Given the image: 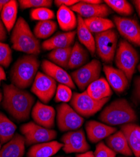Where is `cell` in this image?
Segmentation results:
<instances>
[{"label":"cell","mask_w":140,"mask_h":157,"mask_svg":"<svg viewBox=\"0 0 140 157\" xmlns=\"http://www.w3.org/2000/svg\"><path fill=\"white\" fill-rule=\"evenodd\" d=\"M17 126L3 113L0 112V141L2 144L8 142L15 136Z\"/></svg>","instance_id":"cell-30"},{"label":"cell","mask_w":140,"mask_h":157,"mask_svg":"<svg viewBox=\"0 0 140 157\" xmlns=\"http://www.w3.org/2000/svg\"><path fill=\"white\" fill-rule=\"evenodd\" d=\"M106 142L107 146L114 152L128 156H133V153L121 130L117 131L116 132L108 136L106 138Z\"/></svg>","instance_id":"cell-23"},{"label":"cell","mask_w":140,"mask_h":157,"mask_svg":"<svg viewBox=\"0 0 140 157\" xmlns=\"http://www.w3.org/2000/svg\"><path fill=\"white\" fill-rule=\"evenodd\" d=\"M109 100V98L96 100L88 94L86 91L74 93L70 101L73 109L83 117H90L99 111Z\"/></svg>","instance_id":"cell-7"},{"label":"cell","mask_w":140,"mask_h":157,"mask_svg":"<svg viewBox=\"0 0 140 157\" xmlns=\"http://www.w3.org/2000/svg\"><path fill=\"white\" fill-rule=\"evenodd\" d=\"M70 8L84 19L95 17L105 18L110 13V8L106 4L92 5L83 1H80Z\"/></svg>","instance_id":"cell-14"},{"label":"cell","mask_w":140,"mask_h":157,"mask_svg":"<svg viewBox=\"0 0 140 157\" xmlns=\"http://www.w3.org/2000/svg\"><path fill=\"white\" fill-rule=\"evenodd\" d=\"M71 89L66 85L59 84L57 87L55 101L56 102L66 103L70 102L72 98Z\"/></svg>","instance_id":"cell-35"},{"label":"cell","mask_w":140,"mask_h":157,"mask_svg":"<svg viewBox=\"0 0 140 157\" xmlns=\"http://www.w3.org/2000/svg\"><path fill=\"white\" fill-rule=\"evenodd\" d=\"M139 60V56L135 48L128 42L122 40L119 43L116 54V65L131 81Z\"/></svg>","instance_id":"cell-5"},{"label":"cell","mask_w":140,"mask_h":157,"mask_svg":"<svg viewBox=\"0 0 140 157\" xmlns=\"http://www.w3.org/2000/svg\"><path fill=\"white\" fill-rule=\"evenodd\" d=\"M133 2L135 5L138 14L140 18V0H134V1H133Z\"/></svg>","instance_id":"cell-44"},{"label":"cell","mask_w":140,"mask_h":157,"mask_svg":"<svg viewBox=\"0 0 140 157\" xmlns=\"http://www.w3.org/2000/svg\"><path fill=\"white\" fill-rule=\"evenodd\" d=\"M57 89L56 81L52 77L42 72H37L32 86V92L44 103L50 102Z\"/></svg>","instance_id":"cell-11"},{"label":"cell","mask_w":140,"mask_h":157,"mask_svg":"<svg viewBox=\"0 0 140 157\" xmlns=\"http://www.w3.org/2000/svg\"><path fill=\"white\" fill-rule=\"evenodd\" d=\"M57 19L60 28L63 31L71 32L77 27V17L69 7L64 6L59 7L57 12Z\"/></svg>","instance_id":"cell-24"},{"label":"cell","mask_w":140,"mask_h":157,"mask_svg":"<svg viewBox=\"0 0 140 157\" xmlns=\"http://www.w3.org/2000/svg\"><path fill=\"white\" fill-rule=\"evenodd\" d=\"M77 19V35L78 40L80 43L90 52V54L94 56L96 51L95 38L87 28L84 22V19L79 15H78Z\"/></svg>","instance_id":"cell-26"},{"label":"cell","mask_w":140,"mask_h":157,"mask_svg":"<svg viewBox=\"0 0 140 157\" xmlns=\"http://www.w3.org/2000/svg\"><path fill=\"white\" fill-rule=\"evenodd\" d=\"M84 22L92 33H100L111 30L114 27V23L109 19L95 17L84 19Z\"/></svg>","instance_id":"cell-29"},{"label":"cell","mask_w":140,"mask_h":157,"mask_svg":"<svg viewBox=\"0 0 140 157\" xmlns=\"http://www.w3.org/2000/svg\"><path fill=\"white\" fill-rule=\"evenodd\" d=\"M41 67L44 74L52 77L56 82L66 85L71 89H75L71 76L64 69L47 60L42 61Z\"/></svg>","instance_id":"cell-16"},{"label":"cell","mask_w":140,"mask_h":157,"mask_svg":"<svg viewBox=\"0 0 140 157\" xmlns=\"http://www.w3.org/2000/svg\"><path fill=\"white\" fill-rule=\"evenodd\" d=\"M30 18L34 20L39 21L51 20L54 18V13L53 10L48 8H39L32 9L30 13Z\"/></svg>","instance_id":"cell-34"},{"label":"cell","mask_w":140,"mask_h":157,"mask_svg":"<svg viewBox=\"0 0 140 157\" xmlns=\"http://www.w3.org/2000/svg\"><path fill=\"white\" fill-rule=\"evenodd\" d=\"M56 112L54 108L37 102L33 107L32 116L35 123L46 128L51 129L54 126Z\"/></svg>","instance_id":"cell-15"},{"label":"cell","mask_w":140,"mask_h":157,"mask_svg":"<svg viewBox=\"0 0 140 157\" xmlns=\"http://www.w3.org/2000/svg\"><path fill=\"white\" fill-rule=\"evenodd\" d=\"M94 153L95 157H116V153L112 150L106 144L100 141L96 146Z\"/></svg>","instance_id":"cell-38"},{"label":"cell","mask_w":140,"mask_h":157,"mask_svg":"<svg viewBox=\"0 0 140 157\" xmlns=\"http://www.w3.org/2000/svg\"><path fill=\"white\" fill-rule=\"evenodd\" d=\"M25 140L20 134H15L0 149V157H23L25 153Z\"/></svg>","instance_id":"cell-20"},{"label":"cell","mask_w":140,"mask_h":157,"mask_svg":"<svg viewBox=\"0 0 140 157\" xmlns=\"http://www.w3.org/2000/svg\"><path fill=\"white\" fill-rule=\"evenodd\" d=\"M57 23L52 20L38 22L34 29V33L37 38L46 39L51 36L57 30Z\"/></svg>","instance_id":"cell-32"},{"label":"cell","mask_w":140,"mask_h":157,"mask_svg":"<svg viewBox=\"0 0 140 157\" xmlns=\"http://www.w3.org/2000/svg\"><path fill=\"white\" fill-rule=\"evenodd\" d=\"M54 2L56 6L59 8L62 6L71 8L76 3L80 2V1H78V0H56Z\"/></svg>","instance_id":"cell-39"},{"label":"cell","mask_w":140,"mask_h":157,"mask_svg":"<svg viewBox=\"0 0 140 157\" xmlns=\"http://www.w3.org/2000/svg\"><path fill=\"white\" fill-rule=\"evenodd\" d=\"M6 79V73L3 69V68L0 65V84L2 81H5Z\"/></svg>","instance_id":"cell-43"},{"label":"cell","mask_w":140,"mask_h":157,"mask_svg":"<svg viewBox=\"0 0 140 157\" xmlns=\"http://www.w3.org/2000/svg\"><path fill=\"white\" fill-rule=\"evenodd\" d=\"M138 70H139V71L140 72V64L138 65Z\"/></svg>","instance_id":"cell-49"},{"label":"cell","mask_w":140,"mask_h":157,"mask_svg":"<svg viewBox=\"0 0 140 157\" xmlns=\"http://www.w3.org/2000/svg\"><path fill=\"white\" fill-rule=\"evenodd\" d=\"M88 59L87 50L79 42H76L72 47L68 67L71 69H79L86 64Z\"/></svg>","instance_id":"cell-27"},{"label":"cell","mask_w":140,"mask_h":157,"mask_svg":"<svg viewBox=\"0 0 140 157\" xmlns=\"http://www.w3.org/2000/svg\"><path fill=\"white\" fill-rule=\"evenodd\" d=\"M72 47L65 48H57L51 50L48 55L50 61L62 69H69L68 65Z\"/></svg>","instance_id":"cell-31"},{"label":"cell","mask_w":140,"mask_h":157,"mask_svg":"<svg viewBox=\"0 0 140 157\" xmlns=\"http://www.w3.org/2000/svg\"><path fill=\"white\" fill-rule=\"evenodd\" d=\"M1 144H2V143H1V141H0V149L2 148H1Z\"/></svg>","instance_id":"cell-50"},{"label":"cell","mask_w":140,"mask_h":157,"mask_svg":"<svg viewBox=\"0 0 140 157\" xmlns=\"http://www.w3.org/2000/svg\"><path fill=\"white\" fill-rule=\"evenodd\" d=\"M12 61V52L10 46L5 43L0 42V65L8 67Z\"/></svg>","instance_id":"cell-37"},{"label":"cell","mask_w":140,"mask_h":157,"mask_svg":"<svg viewBox=\"0 0 140 157\" xmlns=\"http://www.w3.org/2000/svg\"><path fill=\"white\" fill-rule=\"evenodd\" d=\"M84 119L66 103H62L57 108V123L61 132L79 129Z\"/></svg>","instance_id":"cell-10"},{"label":"cell","mask_w":140,"mask_h":157,"mask_svg":"<svg viewBox=\"0 0 140 157\" xmlns=\"http://www.w3.org/2000/svg\"><path fill=\"white\" fill-rule=\"evenodd\" d=\"M20 132L25 138V144L28 146L51 141L57 136L55 130L44 128L32 121L23 124L20 127Z\"/></svg>","instance_id":"cell-8"},{"label":"cell","mask_w":140,"mask_h":157,"mask_svg":"<svg viewBox=\"0 0 140 157\" xmlns=\"http://www.w3.org/2000/svg\"><path fill=\"white\" fill-rule=\"evenodd\" d=\"M12 47L28 55L37 56L41 53L40 42L32 32L28 23L23 18L17 20L11 36Z\"/></svg>","instance_id":"cell-2"},{"label":"cell","mask_w":140,"mask_h":157,"mask_svg":"<svg viewBox=\"0 0 140 157\" xmlns=\"http://www.w3.org/2000/svg\"><path fill=\"white\" fill-rule=\"evenodd\" d=\"M76 32L59 33L42 43V48L46 50H53L57 48L70 47L74 43Z\"/></svg>","instance_id":"cell-19"},{"label":"cell","mask_w":140,"mask_h":157,"mask_svg":"<svg viewBox=\"0 0 140 157\" xmlns=\"http://www.w3.org/2000/svg\"><path fill=\"white\" fill-rule=\"evenodd\" d=\"M101 71V62L97 59H93L72 72L71 77L74 83L78 87L80 90H84L90 84L98 79Z\"/></svg>","instance_id":"cell-9"},{"label":"cell","mask_w":140,"mask_h":157,"mask_svg":"<svg viewBox=\"0 0 140 157\" xmlns=\"http://www.w3.org/2000/svg\"><path fill=\"white\" fill-rule=\"evenodd\" d=\"M114 22L121 36L133 44L140 47V25L135 20L115 17Z\"/></svg>","instance_id":"cell-13"},{"label":"cell","mask_w":140,"mask_h":157,"mask_svg":"<svg viewBox=\"0 0 140 157\" xmlns=\"http://www.w3.org/2000/svg\"><path fill=\"white\" fill-rule=\"evenodd\" d=\"M85 128L88 140L93 143L100 142L118 131L116 128L96 121H88Z\"/></svg>","instance_id":"cell-17"},{"label":"cell","mask_w":140,"mask_h":157,"mask_svg":"<svg viewBox=\"0 0 140 157\" xmlns=\"http://www.w3.org/2000/svg\"><path fill=\"white\" fill-rule=\"evenodd\" d=\"M83 2L86 3L92 4V5H99V4H102V2L100 1V0H83Z\"/></svg>","instance_id":"cell-45"},{"label":"cell","mask_w":140,"mask_h":157,"mask_svg":"<svg viewBox=\"0 0 140 157\" xmlns=\"http://www.w3.org/2000/svg\"><path fill=\"white\" fill-rule=\"evenodd\" d=\"M134 96L136 100L140 101V76L137 77L134 80Z\"/></svg>","instance_id":"cell-40"},{"label":"cell","mask_w":140,"mask_h":157,"mask_svg":"<svg viewBox=\"0 0 140 157\" xmlns=\"http://www.w3.org/2000/svg\"><path fill=\"white\" fill-rule=\"evenodd\" d=\"M88 94L96 100L109 98L112 93L110 85L104 78H99L88 86L86 89Z\"/></svg>","instance_id":"cell-25"},{"label":"cell","mask_w":140,"mask_h":157,"mask_svg":"<svg viewBox=\"0 0 140 157\" xmlns=\"http://www.w3.org/2000/svg\"><path fill=\"white\" fill-rule=\"evenodd\" d=\"M103 70L107 81L116 93H122L128 87L129 81L122 71L109 65H104Z\"/></svg>","instance_id":"cell-18"},{"label":"cell","mask_w":140,"mask_h":157,"mask_svg":"<svg viewBox=\"0 0 140 157\" xmlns=\"http://www.w3.org/2000/svg\"><path fill=\"white\" fill-rule=\"evenodd\" d=\"M104 2L110 8L121 15L128 16L133 12L132 6L126 0H106Z\"/></svg>","instance_id":"cell-33"},{"label":"cell","mask_w":140,"mask_h":157,"mask_svg":"<svg viewBox=\"0 0 140 157\" xmlns=\"http://www.w3.org/2000/svg\"><path fill=\"white\" fill-rule=\"evenodd\" d=\"M39 65L35 56L27 55L18 59L11 70L12 84L21 89L29 87L34 82Z\"/></svg>","instance_id":"cell-4"},{"label":"cell","mask_w":140,"mask_h":157,"mask_svg":"<svg viewBox=\"0 0 140 157\" xmlns=\"http://www.w3.org/2000/svg\"><path fill=\"white\" fill-rule=\"evenodd\" d=\"M18 3L15 0H10L3 7L1 13V18L6 30L10 32L17 22Z\"/></svg>","instance_id":"cell-28"},{"label":"cell","mask_w":140,"mask_h":157,"mask_svg":"<svg viewBox=\"0 0 140 157\" xmlns=\"http://www.w3.org/2000/svg\"><path fill=\"white\" fill-rule=\"evenodd\" d=\"M55 157H71V156H55Z\"/></svg>","instance_id":"cell-48"},{"label":"cell","mask_w":140,"mask_h":157,"mask_svg":"<svg viewBox=\"0 0 140 157\" xmlns=\"http://www.w3.org/2000/svg\"><path fill=\"white\" fill-rule=\"evenodd\" d=\"M18 3L22 9L48 8L52 6L51 0H20Z\"/></svg>","instance_id":"cell-36"},{"label":"cell","mask_w":140,"mask_h":157,"mask_svg":"<svg viewBox=\"0 0 140 157\" xmlns=\"http://www.w3.org/2000/svg\"><path fill=\"white\" fill-rule=\"evenodd\" d=\"M63 144L57 141H51L34 145L29 150L27 157H51L57 153Z\"/></svg>","instance_id":"cell-21"},{"label":"cell","mask_w":140,"mask_h":157,"mask_svg":"<svg viewBox=\"0 0 140 157\" xmlns=\"http://www.w3.org/2000/svg\"><path fill=\"white\" fill-rule=\"evenodd\" d=\"M76 157H95L94 153L92 151H88L83 153H79L76 155Z\"/></svg>","instance_id":"cell-42"},{"label":"cell","mask_w":140,"mask_h":157,"mask_svg":"<svg viewBox=\"0 0 140 157\" xmlns=\"http://www.w3.org/2000/svg\"><path fill=\"white\" fill-rule=\"evenodd\" d=\"M95 48L99 57L104 62L111 63L117 49L118 35L117 32L113 30L95 34Z\"/></svg>","instance_id":"cell-6"},{"label":"cell","mask_w":140,"mask_h":157,"mask_svg":"<svg viewBox=\"0 0 140 157\" xmlns=\"http://www.w3.org/2000/svg\"><path fill=\"white\" fill-rule=\"evenodd\" d=\"M8 2V0H0V14H1L3 7Z\"/></svg>","instance_id":"cell-46"},{"label":"cell","mask_w":140,"mask_h":157,"mask_svg":"<svg viewBox=\"0 0 140 157\" xmlns=\"http://www.w3.org/2000/svg\"><path fill=\"white\" fill-rule=\"evenodd\" d=\"M130 148L136 157H140V126L129 123L121 126Z\"/></svg>","instance_id":"cell-22"},{"label":"cell","mask_w":140,"mask_h":157,"mask_svg":"<svg viewBox=\"0 0 140 157\" xmlns=\"http://www.w3.org/2000/svg\"><path fill=\"white\" fill-rule=\"evenodd\" d=\"M6 28L3 23L0 20V42L6 40L7 35Z\"/></svg>","instance_id":"cell-41"},{"label":"cell","mask_w":140,"mask_h":157,"mask_svg":"<svg viewBox=\"0 0 140 157\" xmlns=\"http://www.w3.org/2000/svg\"><path fill=\"white\" fill-rule=\"evenodd\" d=\"M2 98H3V95H2V93L0 92V102H1L2 100Z\"/></svg>","instance_id":"cell-47"},{"label":"cell","mask_w":140,"mask_h":157,"mask_svg":"<svg viewBox=\"0 0 140 157\" xmlns=\"http://www.w3.org/2000/svg\"><path fill=\"white\" fill-rule=\"evenodd\" d=\"M99 120L109 126L124 125L134 123L137 120V116L128 101L119 99L103 109L99 116Z\"/></svg>","instance_id":"cell-3"},{"label":"cell","mask_w":140,"mask_h":157,"mask_svg":"<svg viewBox=\"0 0 140 157\" xmlns=\"http://www.w3.org/2000/svg\"><path fill=\"white\" fill-rule=\"evenodd\" d=\"M63 144L62 150L66 153L86 152L90 145L86 141L85 135L82 129L71 131L65 134L61 138Z\"/></svg>","instance_id":"cell-12"},{"label":"cell","mask_w":140,"mask_h":157,"mask_svg":"<svg viewBox=\"0 0 140 157\" xmlns=\"http://www.w3.org/2000/svg\"><path fill=\"white\" fill-rule=\"evenodd\" d=\"M3 108L18 121L29 118L35 99L28 91L14 84H3Z\"/></svg>","instance_id":"cell-1"}]
</instances>
